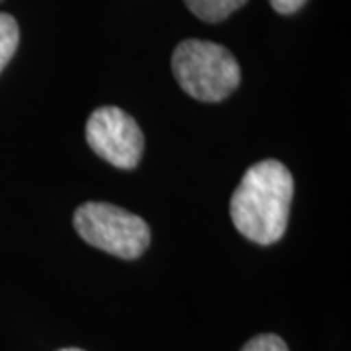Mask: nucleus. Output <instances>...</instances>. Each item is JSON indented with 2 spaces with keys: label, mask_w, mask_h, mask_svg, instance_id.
I'll return each instance as SVG.
<instances>
[{
  "label": "nucleus",
  "mask_w": 351,
  "mask_h": 351,
  "mask_svg": "<svg viewBox=\"0 0 351 351\" xmlns=\"http://www.w3.org/2000/svg\"><path fill=\"white\" fill-rule=\"evenodd\" d=\"M76 232L94 248L123 260H135L151 244L149 225L112 203L90 201L75 211Z\"/></svg>",
  "instance_id": "7ed1b4c3"
},
{
  "label": "nucleus",
  "mask_w": 351,
  "mask_h": 351,
  "mask_svg": "<svg viewBox=\"0 0 351 351\" xmlns=\"http://www.w3.org/2000/svg\"><path fill=\"white\" fill-rule=\"evenodd\" d=\"M172 73L186 94L209 104L228 98L240 84L239 61L213 41H182L172 55Z\"/></svg>",
  "instance_id": "f03ea898"
},
{
  "label": "nucleus",
  "mask_w": 351,
  "mask_h": 351,
  "mask_svg": "<svg viewBox=\"0 0 351 351\" xmlns=\"http://www.w3.org/2000/svg\"><path fill=\"white\" fill-rule=\"evenodd\" d=\"M306 0H269V4L274 6V10L279 14H293L301 10L302 4Z\"/></svg>",
  "instance_id": "6e6552de"
},
{
  "label": "nucleus",
  "mask_w": 351,
  "mask_h": 351,
  "mask_svg": "<svg viewBox=\"0 0 351 351\" xmlns=\"http://www.w3.org/2000/svg\"><path fill=\"white\" fill-rule=\"evenodd\" d=\"M20 29L10 14L0 12V73L10 63L14 53L18 49Z\"/></svg>",
  "instance_id": "423d86ee"
},
{
  "label": "nucleus",
  "mask_w": 351,
  "mask_h": 351,
  "mask_svg": "<svg viewBox=\"0 0 351 351\" xmlns=\"http://www.w3.org/2000/svg\"><path fill=\"white\" fill-rule=\"evenodd\" d=\"M59 351H84V350H78V348H64V350H59Z\"/></svg>",
  "instance_id": "1a4fd4ad"
},
{
  "label": "nucleus",
  "mask_w": 351,
  "mask_h": 351,
  "mask_svg": "<svg viewBox=\"0 0 351 351\" xmlns=\"http://www.w3.org/2000/svg\"><path fill=\"white\" fill-rule=\"evenodd\" d=\"M293 176L279 160L250 166L230 197V219L242 237L269 246L283 239L293 201Z\"/></svg>",
  "instance_id": "f257e3e1"
},
{
  "label": "nucleus",
  "mask_w": 351,
  "mask_h": 351,
  "mask_svg": "<svg viewBox=\"0 0 351 351\" xmlns=\"http://www.w3.org/2000/svg\"><path fill=\"white\" fill-rule=\"evenodd\" d=\"M86 141L98 156L121 170H133L145 149V137L137 121L115 106L92 112L86 123Z\"/></svg>",
  "instance_id": "20e7f679"
},
{
  "label": "nucleus",
  "mask_w": 351,
  "mask_h": 351,
  "mask_svg": "<svg viewBox=\"0 0 351 351\" xmlns=\"http://www.w3.org/2000/svg\"><path fill=\"white\" fill-rule=\"evenodd\" d=\"M240 351H289V348L276 334H260L250 341H246Z\"/></svg>",
  "instance_id": "0eeeda50"
},
{
  "label": "nucleus",
  "mask_w": 351,
  "mask_h": 351,
  "mask_svg": "<svg viewBox=\"0 0 351 351\" xmlns=\"http://www.w3.org/2000/svg\"><path fill=\"white\" fill-rule=\"evenodd\" d=\"M184 2L199 20L217 24L242 8L248 0H184Z\"/></svg>",
  "instance_id": "39448f33"
}]
</instances>
